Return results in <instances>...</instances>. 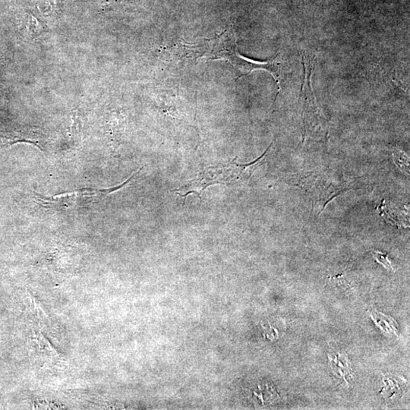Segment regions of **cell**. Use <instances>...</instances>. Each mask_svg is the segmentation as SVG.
<instances>
[{
  "label": "cell",
  "instance_id": "cell-3",
  "mask_svg": "<svg viewBox=\"0 0 410 410\" xmlns=\"http://www.w3.org/2000/svg\"><path fill=\"white\" fill-rule=\"evenodd\" d=\"M226 179H231L230 177V170L229 167L225 169L221 168L219 169H214L211 168L210 169L203 171L198 174V176L195 179L189 182L187 184L179 189L172 190V193H175L179 197L186 198L188 195L191 193H194L197 194V197L201 201V194L204 189L208 186L214 184H219L223 183Z\"/></svg>",
  "mask_w": 410,
  "mask_h": 410
},
{
  "label": "cell",
  "instance_id": "cell-2",
  "mask_svg": "<svg viewBox=\"0 0 410 410\" xmlns=\"http://www.w3.org/2000/svg\"><path fill=\"white\" fill-rule=\"evenodd\" d=\"M140 171L141 169L139 172L134 173L129 179H127L121 185L110 189L84 188L75 191L61 193L49 197H44L36 193V199L39 201L40 204L44 208L54 211L83 209L100 203L106 196L125 187L131 181L133 180L135 176L139 174Z\"/></svg>",
  "mask_w": 410,
  "mask_h": 410
},
{
  "label": "cell",
  "instance_id": "cell-1",
  "mask_svg": "<svg viewBox=\"0 0 410 410\" xmlns=\"http://www.w3.org/2000/svg\"><path fill=\"white\" fill-rule=\"evenodd\" d=\"M212 44L210 52L211 59L228 61L237 70L240 78L248 75L255 70H263L273 75L280 88V67L275 59L262 63L242 57L237 50V41L231 30H226L218 35Z\"/></svg>",
  "mask_w": 410,
  "mask_h": 410
}]
</instances>
